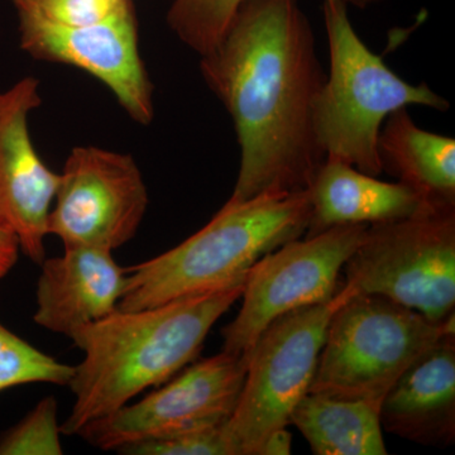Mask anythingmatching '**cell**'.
<instances>
[{
    "label": "cell",
    "instance_id": "cell-1",
    "mask_svg": "<svg viewBox=\"0 0 455 455\" xmlns=\"http://www.w3.org/2000/svg\"><path fill=\"white\" fill-rule=\"evenodd\" d=\"M200 57L241 148L228 202L309 190L325 161L314 108L326 73L300 0H244L220 44Z\"/></svg>",
    "mask_w": 455,
    "mask_h": 455
},
{
    "label": "cell",
    "instance_id": "cell-2",
    "mask_svg": "<svg viewBox=\"0 0 455 455\" xmlns=\"http://www.w3.org/2000/svg\"><path fill=\"white\" fill-rule=\"evenodd\" d=\"M243 286L190 296L142 310H116L71 335L84 353L68 386L75 396L61 425L77 435L86 424L127 405L147 388L169 381L202 352L215 323Z\"/></svg>",
    "mask_w": 455,
    "mask_h": 455
},
{
    "label": "cell",
    "instance_id": "cell-3",
    "mask_svg": "<svg viewBox=\"0 0 455 455\" xmlns=\"http://www.w3.org/2000/svg\"><path fill=\"white\" fill-rule=\"evenodd\" d=\"M310 212L309 190L227 202L187 241L125 269L118 309H148L178 299L243 286L262 257L307 232Z\"/></svg>",
    "mask_w": 455,
    "mask_h": 455
},
{
    "label": "cell",
    "instance_id": "cell-4",
    "mask_svg": "<svg viewBox=\"0 0 455 455\" xmlns=\"http://www.w3.org/2000/svg\"><path fill=\"white\" fill-rule=\"evenodd\" d=\"M348 9L346 0L323 2L331 70L314 108V131L325 158L379 178L377 140L387 116L411 106L447 112L451 104L427 83L412 85L394 73L361 40Z\"/></svg>",
    "mask_w": 455,
    "mask_h": 455
},
{
    "label": "cell",
    "instance_id": "cell-5",
    "mask_svg": "<svg viewBox=\"0 0 455 455\" xmlns=\"http://www.w3.org/2000/svg\"><path fill=\"white\" fill-rule=\"evenodd\" d=\"M447 334H455L454 315L433 323L390 299L355 293L331 316L309 392L381 406L407 368Z\"/></svg>",
    "mask_w": 455,
    "mask_h": 455
},
{
    "label": "cell",
    "instance_id": "cell-6",
    "mask_svg": "<svg viewBox=\"0 0 455 455\" xmlns=\"http://www.w3.org/2000/svg\"><path fill=\"white\" fill-rule=\"evenodd\" d=\"M355 293L343 281L331 301L290 311L259 335L248 355L238 405L223 427L230 455H259L269 433L287 427L309 392L331 316Z\"/></svg>",
    "mask_w": 455,
    "mask_h": 455
},
{
    "label": "cell",
    "instance_id": "cell-7",
    "mask_svg": "<svg viewBox=\"0 0 455 455\" xmlns=\"http://www.w3.org/2000/svg\"><path fill=\"white\" fill-rule=\"evenodd\" d=\"M344 283L443 323L455 313V209L368 226Z\"/></svg>",
    "mask_w": 455,
    "mask_h": 455
},
{
    "label": "cell",
    "instance_id": "cell-8",
    "mask_svg": "<svg viewBox=\"0 0 455 455\" xmlns=\"http://www.w3.org/2000/svg\"><path fill=\"white\" fill-rule=\"evenodd\" d=\"M367 228L333 227L293 239L262 257L245 280L238 315L221 331L223 350L248 359L259 335L277 317L331 301L340 287V271Z\"/></svg>",
    "mask_w": 455,
    "mask_h": 455
},
{
    "label": "cell",
    "instance_id": "cell-9",
    "mask_svg": "<svg viewBox=\"0 0 455 455\" xmlns=\"http://www.w3.org/2000/svg\"><path fill=\"white\" fill-rule=\"evenodd\" d=\"M247 359L223 352L191 362L137 403L86 424L77 435L116 451L179 434L221 427L232 418L247 376Z\"/></svg>",
    "mask_w": 455,
    "mask_h": 455
},
{
    "label": "cell",
    "instance_id": "cell-10",
    "mask_svg": "<svg viewBox=\"0 0 455 455\" xmlns=\"http://www.w3.org/2000/svg\"><path fill=\"white\" fill-rule=\"evenodd\" d=\"M59 175L49 235H56L65 248L109 252L136 235L148 194L132 156L75 147Z\"/></svg>",
    "mask_w": 455,
    "mask_h": 455
},
{
    "label": "cell",
    "instance_id": "cell-11",
    "mask_svg": "<svg viewBox=\"0 0 455 455\" xmlns=\"http://www.w3.org/2000/svg\"><path fill=\"white\" fill-rule=\"evenodd\" d=\"M20 46L35 59L76 66L112 90L125 112L140 124L154 118L152 85L139 51V26L131 0H123L94 25H51L18 13Z\"/></svg>",
    "mask_w": 455,
    "mask_h": 455
},
{
    "label": "cell",
    "instance_id": "cell-12",
    "mask_svg": "<svg viewBox=\"0 0 455 455\" xmlns=\"http://www.w3.org/2000/svg\"><path fill=\"white\" fill-rule=\"evenodd\" d=\"M40 106L35 77L0 92V224L17 235L20 251L38 265L46 259L44 241L60 179L29 137L28 114Z\"/></svg>",
    "mask_w": 455,
    "mask_h": 455
},
{
    "label": "cell",
    "instance_id": "cell-13",
    "mask_svg": "<svg viewBox=\"0 0 455 455\" xmlns=\"http://www.w3.org/2000/svg\"><path fill=\"white\" fill-rule=\"evenodd\" d=\"M37 283L36 324L71 338L118 310L124 291L125 269L113 252L97 248H65L44 259Z\"/></svg>",
    "mask_w": 455,
    "mask_h": 455
},
{
    "label": "cell",
    "instance_id": "cell-14",
    "mask_svg": "<svg viewBox=\"0 0 455 455\" xmlns=\"http://www.w3.org/2000/svg\"><path fill=\"white\" fill-rule=\"evenodd\" d=\"M382 427L424 445L455 439V334L440 338L407 368L379 407Z\"/></svg>",
    "mask_w": 455,
    "mask_h": 455
},
{
    "label": "cell",
    "instance_id": "cell-15",
    "mask_svg": "<svg viewBox=\"0 0 455 455\" xmlns=\"http://www.w3.org/2000/svg\"><path fill=\"white\" fill-rule=\"evenodd\" d=\"M307 236L348 224L386 223L434 209L411 188L381 181L343 161L325 158L309 188Z\"/></svg>",
    "mask_w": 455,
    "mask_h": 455
},
{
    "label": "cell",
    "instance_id": "cell-16",
    "mask_svg": "<svg viewBox=\"0 0 455 455\" xmlns=\"http://www.w3.org/2000/svg\"><path fill=\"white\" fill-rule=\"evenodd\" d=\"M382 171L411 188L434 209H455V140L419 127L407 108L395 110L379 131Z\"/></svg>",
    "mask_w": 455,
    "mask_h": 455
},
{
    "label": "cell",
    "instance_id": "cell-17",
    "mask_svg": "<svg viewBox=\"0 0 455 455\" xmlns=\"http://www.w3.org/2000/svg\"><path fill=\"white\" fill-rule=\"evenodd\" d=\"M379 407L307 392L289 424L301 431L316 455H386Z\"/></svg>",
    "mask_w": 455,
    "mask_h": 455
},
{
    "label": "cell",
    "instance_id": "cell-18",
    "mask_svg": "<svg viewBox=\"0 0 455 455\" xmlns=\"http://www.w3.org/2000/svg\"><path fill=\"white\" fill-rule=\"evenodd\" d=\"M244 0H173L167 25L185 46L203 56L214 49ZM349 5L366 9L385 0H346Z\"/></svg>",
    "mask_w": 455,
    "mask_h": 455
},
{
    "label": "cell",
    "instance_id": "cell-19",
    "mask_svg": "<svg viewBox=\"0 0 455 455\" xmlns=\"http://www.w3.org/2000/svg\"><path fill=\"white\" fill-rule=\"evenodd\" d=\"M74 367L61 363L0 323V392L28 383L68 386Z\"/></svg>",
    "mask_w": 455,
    "mask_h": 455
},
{
    "label": "cell",
    "instance_id": "cell-20",
    "mask_svg": "<svg viewBox=\"0 0 455 455\" xmlns=\"http://www.w3.org/2000/svg\"><path fill=\"white\" fill-rule=\"evenodd\" d=\"M61 425L55 397L42 398L12 429L0 438V455H61Z\"/></svg>",
    "mask_w": 455,
    "mask_h": 455
},
{
    "label": "cell",
    "instance_id": "cell-21",
    "mask_svg": "<svg viewBox=\"0 0 455 455\" xmlns=\"http://www.w3.org/2000/svg\"><path fill=\"white\" fill-rule=\"evenodd\" d=\"M123 0H13L17 13L65 27L94 25L106 20Z\"/></svg>",
    "mask_w": 455,
    "mask_h": 455
},
{
    "label": "cell",
    "instance_id": "cell-22",
    "mask_svg": "<svg viewBox=\"0 0 455 455\" xmlns=\"http://www.w3.org/2000/svg\"><path fill=\"white\" fill-rule=\"evenodd\" d=\"M226 425V424H224ZM188 431L167 438L146 440L119 449L130 455H230L223 427Z\"/></svg>",
    "mask_w": 455,
    "mask_h": 455
},
{
    "label": "cell",
    "instance_id": "cell-23",
    "mask_svg": "<svg viewBox=\"0 0 455 455\" xmlns=\"http://www.w3.org/2000/svg\"><path fill=\"white\" fill-rule=\"evenodd\" d=\"M20 245L17 235L0 224V280L16 266Z\"/></svg>",
    "mask_w": 455,
    "mask_h": 455
},
{
    "label": "cell",
    "instance_id": "cell-24",
    "mask_svg": "<svg viewBox=\"0 0 455 455\" xmlns=\"http://www.w3.org/2000/svg\"><path fill=\"white\" fill-rule=\"evenodd\" d=\"M292 435L286 427L274 430L260 445L259 455H290L291 454Z\"/></svg>",
    "mask_w": 455,
    "mask_h": 455
}]
</instances>
